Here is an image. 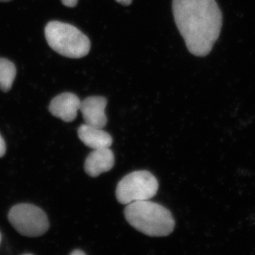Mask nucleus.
<instances>
[{
    "instance_id": "9d476101",
    "label": "nucleus",
    "mask_w": 255,
    "mask_h": 255,
    "mask_svg": "<svg viewBox=\"0 0 255 255\" xmlns=\"http://www.w3.org/2000/svg\"><path fill=\"white\" fill-rule=\"evenodd\" d=\"M16 75V69L12 62L0 58V90L9 92Z\"/></svg>"
},
{
    "instance_id": "ddd939ff",
    "label": "nucleus",
    "mask_w": 255,
    "mask_h": 255,
    "mask_svg": "<svg viewBox=\"0 0 255 255\" xmlns=\"http://www.w3.org/2000/svg\"><path fill=\"white\" fill-rule=\"evenodd\" d=\"M116 1L119 3V4L124 5V6H128L131 4L132 0H116Z\"/></svg>"
},
{
    "instance_id": "f257e3e1",
    "label": "nucleus",
    "mask_w": 255,
    "mask_h": 255,
    "mask_svg": "<svg viewBox=\"0 0 255 255\" xmlns=\"http://www.w3.org/2000/svg\"><path fill=\"white\" fill-rule=\"evenodd\" d=\"M172 11L191 54L200 57L209 54L222 27V13L216 0H173Z\"/></svg>"
},
{
    "instance_id": "1a4fd4ad",
    "label": "nucleus",
    "mask_w": 255,
    "mask_h": 255,
    "mask_svg": "<svg viewBox=\"0 0 255 255\" xmlns=\"http://www.w3.org/2000/svg\"><path fill=\"white\" fill-rule=\"evenodd\" d=\"M78 133L81 141L94 150L110 147L113 142L112 135L103 130V128L92 127L86 124L79 128Z\"/></svg>"
},
{
    "instance_id": "2eb2a0df",
    "label": "nucleus",
    "mask_w": 255,
    "mask_h": 255,
    "mask_svg": "<svg viewBox=\"0 0 255 255\" xmlns=\"http://www.w3.org/2000/svg\"><path fill=\"white\" fill-rule=\"evenodd\" d=\"M11 0H0V2H6V1H9Z\"/></svg>"
},
{
    "instance_id": "0eeeda50",
    "label": "nucleus",
    "mask_w": 255,
    "mask_h": 255,
    "mask_svg": "<svg viewBox=\"0 0 255 255\" xmlns=\"http://www.w3.org/2000/svg\"><path fill=\"white\" fill-rule=\"evenodd\" d=\"M81 101L75 94L65 92L53 98L50 102V114L65 122H72L76 119Z\"/></svg>"
},
{
    "instance_id": "6e6552de",
    "label": "nucleus",
    "mask_w": 255,
    "mask_h": 255,
    "mask_svg": "<svg viewBox=\"0 0 255 255\" xmlns=\"http://www.w3.org/2000/svg\"><path fill=\"white\" fill-rule=\"evenodd\" d=\"M114 162V155L110 147L95 149L87 157L85 170L90 177H97L113 168Z\"/></svg>"
},
{
    "instance_id": "4468645a",
    "label": "nucleus",
    "mask_w": 255,
    "mask_h": 255,
    "mask_svg": "<svg viewBox=\"0 0 255 255\" xmlns=\"http://www.w3.org/2000/svg\"><path fill=\"white\" fill-rule=\"evenodd\" d=\"M70 255H85V253H84L83 251H80V250H75V251L72 252L71 253H70Z\"/></svg>"
},
{
    "instance_id": "9b49d317",
    "label": "nucleus",
    "mask_w": 255,
    "mask_h": 255,
    "mask_svg": "<svg viewBox=\"0 0 255 255\" xmlns=\"http://www.w3.org/2000/svg\"><path fill=\"white\" fill-rule=\"evenodd\" d=\"M62 4L68 7H75L78 4V0H61Z\"/></svg>"
},
{
    "instance_id": "20e7f679",
    "label": "nucleus",
    "mask_w": 255,
    "mask_h": 255,
    "mask_svg": "<svg viewBox=\"0 0 255 255\" xmlns=\"http://www.w3.org/2000/svg\"><path fill=\"white\" fill-rule=\"evenodd\" d=\"M158 181L148 171L139 170L128 174L119 182L116 196L119 203L128 205L135 201L152 199L158 191Z\"/></svg>"
},
{
    "instance_id": "39448f33",
    "label": "nucleus",
    "mask_w": 255,
    "mask_h": 255,
    "mask_svg": "<svg viewBox=\"0 0 255 255\" xmlns=\"http://www.w3.org/2000/svg\"><path fill=\"white\" fill-rule=\"evenodd\" d=\"M8 219L13 227L26 237H38L49 228V221L44 211L32 204L14 206L10 210Z\"/></svg>"
},
{
    "instance_id": "dca6fc26",
    "label": "nucleus",
    "mask_w": 255,
    "mask_h": 255,
    "mask_svg": "<svg viewBox=\"0 0 255 255\" xmlns=\"http://www.w3.org/2000/svg\"><path fill=\"white\" fill-rule=\"evenodd\" d=\"M0 243H1V233H0Z\"/></svg>"
},
{
    "instance_id": "7ed1b4c3",
    "label": "nucleus",
    "mask_w": 255,
    "mask_h": 255,
    "mask_svg": "<svg viewBox=\"0 0 255 255\" xmlns=\"http://www.w3.org/2000/svg\"><path fill=\"white\" fill-rule=\"evenodd\" d=\"M45 36L52 49L67 58H83L91 48L90 39L85 33L73 25L61 21H50L45 28Z\"/></svg>"
},
{
    "instance_id": "f8f14e48",
    "label": "nucleus",
    "mask_w": 255,
    "mask_h": 255,
    "mask_svg": "<svg viewBox=\"0 0 255 255\" xmlns=\"http://www.w3.org/2000/svg\"><path fill=\"white\" fill-rule=\"evenodd\" d=\"M6 152V144L3 137L0 135V157H3Z\"/></svg>"
},
{
    "instance_id": "423d86ee",
    "label": "nucleus",
    "mask_w": 255,
    "mask_h": 255,
    "mask_svg": "<svg viewBox=\"0 0 255 255\" xmlns=\"http://www.w3.org/2000/svg\"><path fill=\"white\" fill-rule=\"evenodd\" d=\"M107 100L101 96L89 97L81 102L80 110L87 125L103 128L107 125L105 109Z\"/></svg>"
},
{
    "instance_id": "f03ea898",
    "label": "nucleus",
    "mask_w": 255,
    "mask_h": 255,
    "mask_svg": "<svg viewBox=\"0 0 255 255\" xmlns=\"http://www.w3.org/2000/svg\"><path fill=\"white\" fill-rule=\"evenodd\" d=\"M124 215L132 227L151 237L169 236L175 227L172 213L163 206L149 200L128 204Z\"/></svg>"
}]
</instances>
